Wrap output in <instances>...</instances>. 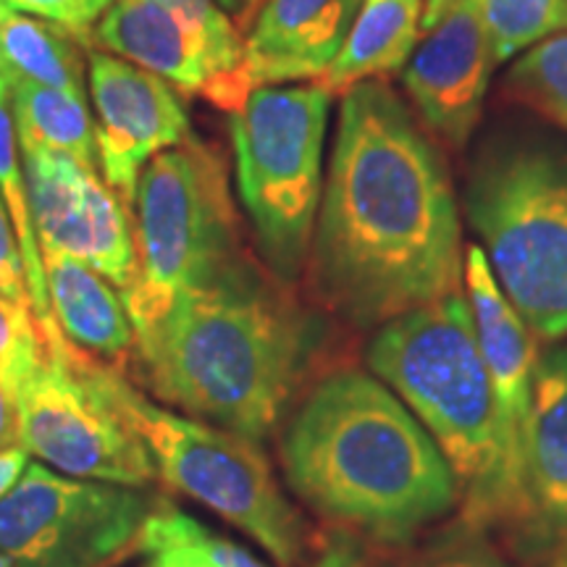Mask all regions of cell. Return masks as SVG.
<instances>
[{"label":"cell","instance_id":"6da1fadb","mask_svg":"<svg viewBox=\"0 0 567 567\" xmlns=\"http://www.w3.org/2000/svg\"><path fill=\"white\" fill-rule=\"evenodd\" d=\"M305 271L318 300L358 326H381L463 289L450 172L386 82H360L342 95Z\"/></svg>","mask_w":567,"mask_h":567},{"label":"cell","instance_id":"7a4b0ae2","mask_svg":"<svg viewBox=\"0 0 567 567\" xmlns=\"http://www.w3.org/2000/svg\"><path fill=\"white\" fill-rule=\"evenodd\" d=\"M313 344L308 316L237 255L176 297L134 358L166 408L260 444L287 415Z\"/></svg>","mask_w":567,"mask_h":567},{"label":"cell","instance_id":"3957f363","mask_svg":"<svg viewBox=\"0 0 567 567\" xmlns=\"http://www.w3.org/2000/svg\"><path fill=\"white\" fill-rule=\"evenodd\" d=\"M287 484L326 520L408 542L463 502L450 460L384 381L326 375L281 439Z\"/></svg>","mask_w":567,"mask_h":567},{"label":"cell","instance_id":"277c9868","mask_svg":"<svg viewBox=\"0 0 567 567\" xmlns=\"http://www.w3.org/2000/svg\"><path fill=\"white\" fill-rule=\"evenodd\" d=\"M365 358L450 460L467 523H484L494 478V408L467 292L381 323Z\"/></svg>","mask_w":567,"mask_h":567},{"label":"cell","instance_id":"5b68a950","mask_svg":"<svg viewBox=\"0 0 567 567\" xmlns=\"http://www.w3.org/2000/svg\"><path fill=\"white\" fill-rule=\"evenodd\" d=\"M71 352L147 446L158 478L243 530L279 565L292 567L308 557V523L284 494L258 442L163 408L124 375V368L90 358L74 344Z\"/></svg>","mask_w":567,"mask_h":567},{"label":"cell","instance_id":"8992f818","mask_svg":"<svg viewBox=\"0 0 567 567\" xmlns=\"http://www.w3.org/2000/svg\"><path fill=\"white\" fill-rule=\"evenodd\" d=\"M331 101L321 82L268 84L229 113L239 200L266 266L281 284L308 268Z\"/></svg>","mask_w":567,"mask_h":567},{"label":"cell","instance_id":"52a82bcc","mask_svg":"<svg viewBox=\"0 0 567 567\" xmlns=\"http://www.w3.org/2000/svg\"><path fill=\"white\" fill-rule=\"evenodd\" d=\"M134 237L137 279L122 297L142 337L176 297L243 255L221 155L195 137L155 155L137 182Z\"/></svg>","mask_w":567,"mask_h":567},{"label":"cell","instance_id":"ba28073f","mask_svg":"<svg viewBox=\"0 0 567 567\" xmlns=\"http://www.w3.org/2000/svg\"><path fill=\"white\" fill-rule=\"evenodd\" d=\"M467 216L530 334L567 339V166L542 153L507 155L473 179Z\"/></svg>","mask_w":567,"mask_h":567},{"label":"cell","instance_id":"9c48e42d","mask_svg":"<svg viewBox=\"0 0 567 567\" xmlns=\"http://www.w3.org/2000/svg\"><path fill=\"white\" fill-rule=\"evenodd\" d=\"M158 505L142 488L32 463L0 499V555L13 567H113L140 549Z\"/></svg>","mask_w":567,"mask_h":567},{"label":"cell","instance_id":"30bf717a","mask_svg":"<svg viewBox=\"0 0 567 567\" xmlns=\"http://www.w3.org/2000/svg\"><path fill=\"white\" fill-rule=\"evenodd\" d=\"M13 405L19 444L55 473L132 488L158 478L147 446L76 365L63 337L48 342L45 360Z\"/></svg>","mask_w":567,"mask_h":567},{"label":"cell","instance_id":"8fae6325","mask_svg":"<svg viewBox=\"0 0 567 567\" xmlns=\"http://www.w3.org/2000/svg\"><path fill=\"white\" fill-rule=\"evenodd\" d=\"M465 292L471 300L481 352L488 368L494 408V478L484 523L526 515L528 431L534 410L536 342L502 295L481 245L465 252Z\"/></svg>","mask_w":567,"mask_h":567},{"label":"cell","instance_id":"7c38bea8","mask_svg":"<svg viewBox=\"0 0 567 567\" xmlns=\"http://www.w3.org/2000/svg\"><path fill=\"white\" fill-rule=\"evenodd\" d=\"M21 153L42 250H59L82 260L124 295L140 268L134 210L95 168H84L51 151Z\"/></svg>","mask_w":567,"mask_h":567},{"label":"cell","instance_id":"4fadbf2b","mask_svg":"<svg viewBox=\"0 0 567 567\" xmlns=\"http://www.w3.org/2000/svg\"><path fill=\"white\" fill-rule=\"evenodd\" d=\"M494 66L492 40L471 0H425L421 40L402 69V84L439 137L465 145Z\"/></svg>","mask_w":567,"mask_h":567},{"label":"cell","instance_id":"5bb4252c","mask_svg":"<svg viewBox=\"0 0 567 567\" xmlns=\"http://www.w3.org/2000/svg\"><path fill=\"white\" fill-rule=\"evenodd\" d=\"M87 61L101 172L134 210L142 166L193 137L189 116L172 84L153 71L101 51Z\"/></svg>","mask_w":567,"mask_h":567},{"label":"cell","instance_id":"9a60e30c","mask_svg":"<svg viewBox=\"0 0 567 567\" xmlns=\"http://www.w3.org/2000/svg\"><path fill=\"white\" fill-rule=\"evenodd\" d=\"M363 0H266L245 34L237 109L268 84L318 82L344 48Z\"/></svg>","mask_w":567,"mask_h":567},{"label":"cell","instance_id":"2e32d148","mask_svg":"<svg viewBox=\"0 0 567 567\" xmlns=\"http://www.w3.org/2000/svg\"><path fill=\"white\" fill-rule=\"evenodd\" d=\"M523 523L538 542H567V344L536 363Z\"/></svg>","mask_w":567,"mask_h":567},{"label":"cell","instance_id":"e0dca14e","mask_svg":"<svg viewBox=\"0 0 567 567\" xmlns=\"http://www.w3.org/2000/svg\"><path fill=\"white\" fill-rule=\"evenodd\" d=\"M48 295L63 339L90 358L124 368L137 350L124 297L95 268L59 250H42Z\"/></svg>","mask_w":567,"mask_h":567},{"label":"cell","instance_id":"ac0fdd59","mask_svg":"<svg viewBox=\"0 0 567 567\" xmlns=\"http://www.w3.org/2000/svg\"><path fill=\"white\" fill-rule=\"evenodd\" d=\"M97 45L153 71L182 95H205L208 71L182 21L153 0H116L95 27Z\"/></svg>","mask_w":567,"mask_h":567},{"label":"cell","instance_id":"d6986e66","mask_svg":"<svg viewBox=\"0 0 567 567\" xmlns=\"http://www.w3.org/2000/svg\"><path fill=\"white\" fill-rule=\"evenodd\" d=\"M425 0H363L344 48L321 76L331 95L405 69L421 40Z\"/></svg>","mask_w":567,"mask_h":567},{"label":"cell","instance_id":"ffe728a7","mask_svg":"<svg viewBox=\"0 0 567 567\" xmlns=\"http://www.w3.org/2000/svg\"><path fill=\"white\" fill-rule=\"evenodd\" d=\"M21 151H51L101 168L95 122L84 97L27 80H6Z\"/></svg>","mask_w":567,"mask_h":567},{"label":"cell","instance_id":"44dd1931","mask_svg":"<svg viewBox=\"0 0 567 567\" xmlns=\"http://www.w3.org/2000/svg\"><path fill=\"white\" fill-rule=\"evenodd\" d=\"M82 42L45 19L13 11L0 0V76L27 80L84 97Z\"/></svg>","mask_w":567,"mask_h":567},{"label":"cell","instance_id":"7402d4cb","mask_svg":"<svg viewBox=\"0 0 567 567\" xmlns=\"http://www.w3.org/2000/svg\"><path fill=\"white\" fill-rule=\"evenodd\" d=\"M0 195H3L6 208H9L13 231H17V243L21 260H24L27 287H30L32 310L38 318L42 337L51 339L63 337L59 323H55L51 295H48L45 266H42V247L34 229L30 195H27L24 166L19 163V145H17V126L11 116V101L6 80L0 76Z\"/></svg>","mask_w":567,"mask_h":567},{"label":"cell","instance_id":"603a6c76","mask_svg":"<svg viewBox=\"0 0 567 567\" xmlns=\"http://www.w3.org/2000/svg\"><path fill=\"white\" fill-rule=\"evenodd\" d=\"M182 21L200 48L208 90L203 97L226 113L237 111V76L245 59V38L218 0H153Z\"/></svg>","mask_w":567,"mask_h":567},{"label":"cell","instance_id":"cb8c5ba5","mask_svg":"<svg viewBox=\"0 0 567 567\" xmlns=\"http://www.w3.org/2000/svg\"><path fill=\"white\" fill-rule=\"evenodd\" d=\"M492 40L496 63L567 30L565 0H471Z\"/></svg>","mask_w":567,"mask_h":567},{"label":"cell","instance_id":"d4e9b609","mask_svg":"<svg viewBox=\"0 0 567 567\" xmlns=\"http://www.w3.org/2000/svg\"><path fill=\"white\" fill-rule=\"evenodd\" d=\"M151 538H179V542L195 544V547L208 551V555L221 567H276V565L264 563V559H258L252 551L239 547V544L229 542V538L213 534V530L205 528L203 523H197L195 517L184 515L182 509L163 505V502L155 507V513L151 515V520H147L145 530H142L140 544L151 542ZM279 567H287V565H279ZM310 567H360V559L352 544L334 542L329 544V549H326Z\"/></svg>","mask_w":567,"mask_h":567},{"label":"cell","instance_id":"484cf974","mask_svg":"<svg viewBox=\"0 0 567 567\" xmlns=\"http://www.w3.org/2000/svg\"><path fill=\"white\" fill-rule=\"evenodd\" d=\"M509 84L528 105L567 130V32L528 48L509 69Z\"/></svg>","mask_w":567,"mask_h":567},{"label":"cell","instance_id":"4316f807","mask_svg":"<svg viewBox=\"0 0 567 567\" xmlns=\"http://www.w3.org/2000/svg\"><path fill=\"white\" fill-rule=\"evenodd\" d=\"M48 354L34 310L0 297V386L13 400Z\"/></svg>","mask_w":567,"mask_h":567},{"label":"cell","instance_id":"83f0119b","mask_svg":"<svg viewBox=\"0 0 567 567\" xmlns=\"http://www.w3.org/2000/svg\"><path fill=\"white\" fill-rule=\"evenodd\" d=\"M13 11L32 13L66 30L82 45H90L97 21L105 17L116 0H6Z\"/></svg>","mask_w":567,"mask_h":567},{"label":"cell","instance_id":"f1b7e54d","mask_svg":"<svg viewBox=\"0 0 567 567\" xmlns=\"http://www.w3.org/2000/svg\"><path fill=\"white\" fill-rule=\"evenodd\" d=\"M396 567H513L499 549L492 547L484 536L465 534L455 536L450 542H442L439 547H431L423 555H417L408 563Z\"/></svg>","mask_w":567,"mask_h":567},{"label":"cell","instance_id":"f546056e","mask_svg":"<svg viewBox=\"0 0 567 567\" xmlns=\"http://www.w3.org/2000/svg\"><path fill=\"white\" fill-rule=\"evenodd\" d=\"M0 297L32 308L24 260H21L17 231H13L9 208H6L3 197H0Z\"/></svg>","mask_w":567,"mask_h":567},{"label":"cell","instance_id":"4dcf8cb0","mask_svg":"<svg viewBox=\"0 0 567 567\" xmlns=\"http://www.w3.org/2000/svg\"><path fill=\"white\" fill-rule=\"evenodd\" d=\"M140 549L151 555L147 567H221L208 551L179 538H151L142 542Z\"/></svg>","mask_w":567,"mask_h":567},{"label":"cell","instance_id":"1f68e13d","mask_svg":"<svg viewBox=\"0 0 567 567\" xmlns=\"http://www.w3.org/2000/svg\"><path fill=\"white\" fill-rule=\"evenodd\" d=\"M27 465H30V452L24 446H11V450L0 452V499L19 484Z\"/></svg>","mask_w":567,"mask_h":567},{"label":"cell","instance_id":"d6a6232c","mask_svg":"<svg viewBox=\"0 0 567 567\" xmlns=\"http://www.w3.org/2000/svg\"><path fill=\"white\" fill-rule=\"evenodd\" d=\"M11 446H21L19 444V415H17V405L0 386V452L11 450Z\"/></svg>","mask_w":567,"mask_h":567},{"label":"cell","instance_id":"836d02e7","mask_svg":"<svg viewBox=\"0 0 567 567\" xmlns=\"http://www.w3.org/2000/svg\"><path fill=\"white\" fill-rule=\"evenodd\" d=\"M264 3H266V0H243V13H239V19H237L239 30H247V27L252 24L255 13L260 11V6H264Z\"/></svg>","mask_w":567,"mask_h":567},{"label":"cell","instance_id":"e575fe53","mask_svg":"<svg viewBox=\"0 0 567 567\" xmlns=\"http://www.w3.org/2000/svg\"><path fill=\"white\" fill-rule=\"evenodd\" d=\"M218 6H221L226 13H231L234 21H237L239 13H243V0H218Z\"/></svg>","mask_w":567,"mask_h":567},{"label":"cell","instance_id":"d590c367","mask_svg":"<svg viewBox=\"0 0 567 567\" xmlns=\"http://www.w3.org/2000/svg\"><path fill=\"white\" fill-rule=\"evenodd\" d=\"M551 567H567V542H565V547H563V551H559L557 563H555V565H551Z\"/></svg>","mask_w":567,"mask_h":567},{"label":"cell","instance_id":"8d00e7d4","mask_svg":"<svg viewBox=\"0 0 567 567\" xmlns=\"http://www.w3.org/2000/svg\"><path fill=\"white\" fill-rule=\"evenodd\" d=\"M0 567H13V563L6 555H0Z\"/></svg>","mask_w":567,"mask_h":567},{"label":"cell","instance_id":"74e56055","mask_svg":"<svg viewBox=\"0 0 567 567\" xmlns=\"http://www.w3.org/2000/svg\"><path fill=\"white\" fill-rule=\"evenodd\" d=\"M565 3H567V0H565Z\"/></svg>","mask_w":567,"mask_h":567}]
</instances>
